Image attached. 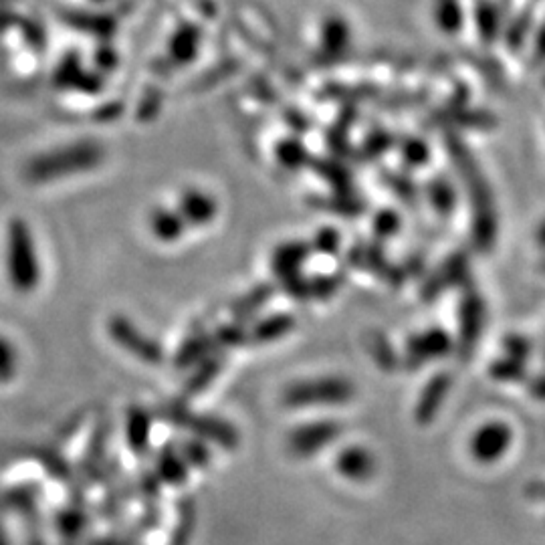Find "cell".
I'll return each mask as SVG.
<instances>
[{
	"label": "cell",
	"instance_id": "9c48e42d",
	"mask_svg": "<svg viewBox=\"0 0 545 545\" xmlns=\"http://www.w3.org/2000/svg\"><path fill=\"white\" fill-rule=\"evenodd\" d=\"M158 473H160V479L168 485H182L188 477V469H186V463L182 459V455H178L176 451H172L170 447H166L158 461Z\"/></svg>",
	"mask_w": 545,
	"mask_h": 545
},
{
	"label": "cell",
	"instance_id": "8992f818",
	"mask_svg": "<svg viewBox=\"0 0 545 545\" xmlns=\"http://www.w3.org/2000/svg\"><path fill=\"white\" fill-rule=\"evenodd\" d=\"M336 471L352 483H364L376 475L378 461L374 453L364 447H346L336 457Z\"/></svg>",
	"mask_w": 545,
	"mask_h": 545
},
{
	"label": "cell",
	"instance_id": "5bb4252c",
	"mask_svg": "<svg viewBox=\"0 0 545 545\" xmlns=\"http://www.w3.org/2000/svg\"><path fill=\"white\" fill-rule=\"evenodd\" d=\"M0 545H7V543H5V541H0Z\"/></svg>",
	"mask_w": 545,
	"mask_h": 545
},
{
	"label": "cell",
	"instance_id": "5b68a950",
	"mask_svg": "<svg viewBox=\"0 0 545 545\" xmlns=\"http://www.w3.org/2000/svg\"><path fill=\"white\" fill-rule=\"evenodd\" d=\"M9 269L17 285L21 289H31L29 285L35 283L39 275L35 249L31 251V241L23 229H15L11 233V247H9Z\"/></svg>",
	"mask_w": 545,
	"mask_h": 545
},
{
	"label": "cell",
	"instance_id": "52a82bcc",
	"mask_svg": "<svg viewBox=\"0 0 545 545\" xmlns=\"http://www.w3.org/2000/svg\"><path fill=\"white\" fill-rule=\"evenodd\" d=\"M112 338L126 350H130L134 356L146 360V362H158L160 360V350L154 342L140 338V334L134 330V327L128 321H114L112 325Z\"/></svg>",
	"mask_w": 545,
	"mask_h": 545
},
{
	"label": "cell",
	"instance_id": "8fae6325",
	"mask_svg": "<svg viewBox=\"0 0 545 545\" xmlns=\"http://www.w3.org/2000/svg\"><path fill=\"white\" fill-rule=\"evenodd\" d=\"M182 459L184 463L196 467V469H204L210 461H212V453L210 449L204 447L202 441H194V443H184L182 445Z\"/></svg>",
	"mask_w": 545,
	"mask_h": 545
},
{
	"label": "cell",
	"instance_id": "7c38bea8",
	"mask_svg": "<svg viewBox=\"0 0 545 545\" xmlns=\"http://www.w3.org/2000/svg\"><path fill=\"white\" fill-rule=\"evenodd\" d=\"M17 372V356L7 340L0 338V382H9Z\"/></svg>",
	"mask_w": 545,
	"mask_h": 545
},
{
	"label": "cell",
	"instance_id": "4fadbf2b",
	"mask_svg": "<svg viewBox=\"0 0 545 545\" xmlns=\"http://www.w3.org/2000/svg\"><path fill=\"white\" fill-rule=\"evenodd\" d=\"M184 511L180 515V525L176 527L174 535H172V545H186L190 541L192 535V527H194V509L190 503H184Z\"/></svg>",
	"mask_w": 545,
	"mask_h": 545
},
{
	"label": "cell",
	"instance_id": "3957f363",
	"mask_svg": "<svg viewBox=\"0 0 545 545\" xmlns=\"http://www.w3.org/2000/svg\"><path fill=\"white\" fill-rule=\"evenodd\" d=\"M342 430L344 426L334 420H315L299 424L289 432V453L297 459H311L330 447L336 439H340Z\"/></svg>",
	"mask_w": 545,
	"mask_h": 545
},
{
	"label": "cell",
	"instance_id": "ba28073f",
	"mask_svg": "<svg viewBox=\"0 0 545 545\" xmlns=\"http://www.w3.org/2000/svg\"><path fill=\"white\" fill-rule=\"evenodd\" d=\"M447 390H449V384L443 378H436L426 386V390L422 392V396L418 400L416 412H414V418L418 424H430L436 418V412L441 410Z\"/></svg>",
	"mask_w": 545,
	"mask_h": 545
},
{
	"label": "cell",
	"instance_id": "7a4b0ae2",
	"mask_svg": "<svg viewBox=\"0 0 545 545\" xmlns=\"http://www.w3.org/2000/svg\"><path fill=\"white\" fill-rule=\"evenodd\" d=\"M354 396V388L348 380L325 378L311 380L291 386L283 394L285 406L291 408H311V406H340L350 402Z\"/></svg>",
	"mask_w": 545,
	"mask_h": 545
},
{
	"label": "cell",
	"instance_id": "6da1fadb",
	"mask_svg": "<svg viewBox=\"0 0 545 545\" xmlns=\"http://www.w3.org/2000/svg\"><path fill=\"white\" fill-rule=\"evenodd\" d=\"M164 418L168 422L180 426V428H186V430L194 432L196 436H200L202 441H210V443L218 445L225 451H235L239 447V443H241L239 430L231 422H227L223 418L198 416V414H192V412H188L186 408H180V406L168 408Z\"/></svg>",
	"mask_w": 545,
	"mask_h": 545
},
{
	"label": "cell",
	"instance_id": "277c9868",
	"mask_svg": "<svg viewBox=\"0 0 545 545\" xmlns=\"http://www.w3.org/2000/svg\"><path fill=\"white\" fill-rule=\"evenodd\" d=\"M513 445V428L507 422H487L471 439V455L483 465L497 463L503 459Z\"/></svg>",
	"mask_w": 545,
	"mask_h": 545
},
{
	"label": "cell",
	"instance_id": "30bf717a",
	"mask_svg": "<svg viewBox=\"0 0 545 545\" xmlns=\"http://www.w3.org/2000/svg\"><path fill=\"white\" fill-rule=\"evenodd\" d=\"M128 445L134 453L148 451L150 445V416L144 410H132L128 416Z\"/></svg>",
	"mask_w": 545,
	"mask_h": 545
}]
</instances>
